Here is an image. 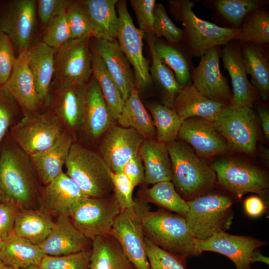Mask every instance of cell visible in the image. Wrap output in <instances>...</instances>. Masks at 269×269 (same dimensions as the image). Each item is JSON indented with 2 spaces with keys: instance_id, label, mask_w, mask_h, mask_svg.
Returning a JSON list of instances; mask_svg holds the SVG:
<instances>
[{
  "instance_id": "obj_1",
  "label": "cell",
  "mask_w": 269,
  "mask_h": 269,
  "mask_svg": "<svg viewBox=\"0 0 269 269\" xmlns=\"http://www.w3.org/2000/svg\"><path fill=\"white\" fill-rule=\"evenodd\" d=\"M40 186L29 156L8 134L0 152V201L19 209H35Z\"/></svg>"
},
{
  "instance_id": "obj_2",
  "label": "cell",
  "mask_w": 269,
  "mask_h": 269,
  "mask_svg": "<svg viewBox=\"0 0 269 269\" xmlns=\"http://www.w3.org/2000/svg\"><path fill=\"white\" fill-rule=\"evenodd\" d=\"M166 144L172 164L171 181L183 199L189 201L215 188L216 173L191 146L180 139Z\"/></svg>"
},
{
  "instance_id": "obj_3",
  "label": "cell",
  "mask_w": 269,
  "mask_h": 269,
  "mask_svg": "<svg viewBox=\"0 0 269 269\" xmlns=\"http://www.w3.org/2000/svg\"><path fill=\"white\" fill-rule=\"evenodd\" d=\"M169 11L184 27L182 42L192 57H201L216 46H224L235 39L239 29L220 26L198 17L193 10L194 1L168 0Z\"/></svg>"
},
{
  "instance_id": "obj_4",
  "label": "cell",
  "mask_w": 269,
  "mask_h": 269,
  "mask_svg": "<svg viewBox=\"0 0 269 269\" xmlns=\"http://www.w3.org/2000/svg\"><path fill=\"white\" fill-rule=\"evenodd\" d=\"M142 223L144 237L156 246L186 259L202 254L184 217L163 209L149 210Z\"/></svg>"
},
{
  "instance_id": "obj_5",
  "label": "cell",
  "mask_w": 269,
  "mask_h": 269,
  "mask_svg": "<svg viewBox=\"0 0 269 269\" xmlns=\"http://www.w3.org/2000/svg\"><path fill=\"white\" fill-rule=\"evenodd\" d=\"M65 166L66 174L86 197L99 198L112 194L111 170L99 153L74 141Z\"/></svg>"
},
{
  "instance_id": "obj_6",
  "label": "cell",
  "mask_w": 269,
  "mask_h": 269,
  "mask_svg": "<svg viewBox=\"0 0 269 269\" xmlns=\"http://www.w3.org/2000/svg\"><path fill=\"white\" fill-rule=\"evenodd\" d=\"M187 203L189 211L185 218L196 239L204 240L230 228L233 219V201L230 197L206 193Z\"/></svg>"
},
{
  "instance_id": "obj_7",
  "label": "cell",
  "mask_w": 269,
  "mask_h": 269,
  "mask_svg": "<svg viewBox=\"0 0 269 269\" xmlns=\"http://www.w3.org/2000/svg\"><path fill=\"white\" fill-rule=\"evenodd\" d=\"M66 130L49 109L30 117L23 116L10 130L11 138L28 156L52 146Z\"/></svg>"
},
{
  "instance_id": "obj_8",
  "label": "cell",
  "mask_w": 269,
  "mask_h": 269,
  "mask_svg": "<svg viewBox=\"0 0 269 269\" xmlns=\"http://www.w3.org/2000/svg\"><path fill=\"white\" fill-rule=\"evenodd\" d=\"M89 38L71 39L56 50L52 84L57 87H80L92 76Z\"/></svg>"
},
{
  "instance_id": "obj_9",
  "label": "cell",
  "mask_w": 269,
  "mask_h": 269,
  "mask_svg": "<svg viewBox=\"0 0 269 269\" xmlns=\"http://www.w3.org/2000/svg\"><path fill=\"white\" fill-rule=\"evenodd\" d=\"M149 210L147 203L139 198L134 199L133 208L121 210L109 233L118 241L136 269H150L142 223L144 214Z\"/></svg>"
},
{
  "instance_id": "obj_10",
  "label": "cell",
  "mask_w": 269,
  "mask_h": 269,
  "mask_svg": "<svg viewBox=\"0 0 269 269\" xmlns=\"http://www.w3.org/2000/svg\"><path fill=\"white\" fill-rule=\"evenodd\" d=\"M36 15V0H0V31L10 38L18 54L31 46Z\"/></svg>"
},
{
  "instance_id": "obj_11",
  "label": "cell",
  "mask_w": 269,
  "mask_h": 269,
  "mask_svg": "<svg viewBox=\"0 0 269 269\" xmlns=\"http://www.w3.org/2000/svg\"><path fill=\"white\" fill-rule=\"evenodd\" d=\"M218 183L239 199L248 193L263 196L268 187L267 174L251 164L235 159H223L210 165Z\"/></svg>"
},
{
  "instance_id": "obj_12",
  "label": "cell",
  "mask_w": 269,
  "mask_h": 269,
  "mask_svg": "<svg viewBox=\"0 0 269 269\" xmlns=\"http://www.w3.org/2000/svg\"><path fill=\"white\" fill-rule=\"evenodd\" d=\"M121 208L113 193L103 197L84 198L70 217L89 240L109 234Z\"/></svg>"
},
{
  "instance_id": "obj_13",
  "label": "cell",
  "mask_w": 269,
  "mask_h": 269,
  "mask_svg": "<svg viewBox=\"0 0 269 269\" xmlns=\"http://www.w3.org/2000/svg\"><path fill=\"white\" fill-rule=\"evenodd\" d=\"M227 141L229 149L248 154L254 153L258 139L256 116L252 108L229 106L212 122Z\"/></svg>"
},
{
  "instance_id": "obj_14",
  "label": "cell",
  "mask_w": 269,
  "mask_h": 269,
  "mask_svg": "<svg viewBox=\"0 0 269 269\" xmlns=\"http://www.w3.org/2000/svg\"><path fill=\"white\" fill-rule=\"evenodd\" d=\"M116 9L120 20L117 40L133 66L135 88L138 90H142L148 87L152 82L148 61L143 53L142 39L145 34L134 25L126 0H118Z\"/></svg>"
},
{
  "instance_id": "obj_15",
  "label": "cell",
  "mask_w": 269,
  "mask_h": 269,
  "mask_svg": "<svg viewBox=\"0 0 269 269\" xmlns=\"http://www.w3.org/2000/svg\"><path fill=\"white\" fill-rule=\"evenodd\" d=\"M79 90L82 111L78 131H81L88 139L98 141L115 121L93 76Z\"/></svg>"
},
{
  "instance_id": "obj_16",
  "label": "cell",
  "mask_w": 269,
  "mask_h": 269,
  "mask_svg": "<svg viewBox=\"0 0 269 269\" xmlns=\"http://www.w3.org/2000/svg\"><path fill=\"white\" fill-rule=\"evenodd\" d=\"M144 139L135 130L114 124L98 140L99 154L111 171L121 172L128 161L139 153Z\"/></svg>"
},
{
  "instance_id": "obj_17",
  "label": "cell",
  "mask_w": 269,
  "mask_h": 269,
  "mask_svg": "<svg viewBox=\"0 0 269 269\" xmlns=\"http://www.w3.org/2000/svg\"><path fill=\"white\" fill-rule=\"evenodd\" d=\"M221 50L220 46L213 47L200 57L193 72L192 84L207 98L229 104L233 93L220 70Z\"/></svg>"
},
{
  "instance_id": "obj_18",
  "label": "cell",
  "mask_w": 269,
  "mask_h": 269,
  "mask_svg": "<svg viewBox=\"0 0 269 269\" xmlns=\"http://www.w3.org/2000/svg\"><path fill=\"white\" fill-rule=\"evenodd\" d=\"M196 244L201 253L209 251L226 256L234 263L236 269H252V253L267 243L251 236L233 235L222 231L204 240L196 239Z\"/></svg>"
},
{
  "instance_id": "obj_19",
  "label": "cell",
  "mask_w": 269,
  "mask_h": 269,
  "mask_svg": "<svg viewBox=\"0 0 269 269\" xmlns=\"http://www.w3.org/2000/svg\"><path fill=\"white\" fill-rule=\"evenodd\" d=\"M220 58L231 79L233 97L229 106L252 108L259 95L247 78L241 44L234 40L229 42L221 49Z\"/></svg>"
},
{
  "instance_id": "obj_20",
  "label": "cell",
  "mask_w": 269,
  "mask_h": 269,
  "mask_svg": "<svg viewBox=\"0 0 269 269\" xmlns=\"http://www.w3.org/2000/svg\"><path fill=\"white\" fill-rule=\"evenodd\" d=\"M28 58V50L18 54L9 79L1 86L16 101L24 117L34 116L43 111L29 67Z\"/></svg>"
},
{
  "instance_id": "obj_21",
  "label": "cell",
  "mask_w": 269,
  "mask_h": 269,
  "mask_svg": "<svg viewBox=\"0 0 269 269\" xmlns=\"http://www.w3.org/2000/svg\"><path fill=\"white\" fill-rule=\"evenodd\" d=\"M86 197L76 183L63 172L46 185L39 187L38 202L40 208L57 217L70 216Z\"/></svg>"
},
{
  "instance_id": "obj_22",
  "label": "cell",
  "mask_w": 269,
  "mask_h": 269,
  "mask_svg": "<svg viewBox=\"0 0 269 269\" xmlns=\"http://www.w3.org/2000/svg\"><path fill=\"white\" fill-rule=\"evenodd\" d=\"M177 137L187 143L201 158L223 154L229 149L226 140L207 120L191 117L183 121Z\"/></svg>"
},
{
  "instance_id": "obj_23",
  "label": "cell",
  "mask_w": 269,
  "mask_h": 269,
  "mask_svg": "<svg viewBox=\"0 0 269 269\" xmlns=\"http://www.w3.org/2000/svg\"><path fill=\"white\" fill-rule=\"evenodd\" d=\"M90 242L75 227L70 216L61 215L57 217L48 236L38 246L46 255L60 256L88 250Z\"/></svg>"
},
{
  "instance_id": "obj_24",
  "label": "cell",
  "mask_w": 269,
  "mask_h": 269,
  "mask_svg": "<svg viewBox=\"0 0 269 269\" xmlns=\"http://www.w3.org/2000/svg\"><path fill=\"white\" fill-rule=\"evenodd\" d=\"M95 39L93 47L103 59L126 101L135 87L134 74L131 64L117 40Z\"/></svg>"
},
{
  "instance_id": "obj_25",
  "label": "cell",
  "mask_w": 269,
  "mask_h": 269,
  "mask_svg": "<svg viewBox=\"0 0 269 269\" xmlns=\"http://www.w3.org/2000/svg\"><path fill=\"white\" fill-rule=\"evenodd\" d=\"M228 105L207 98L190 84L181 88L174 100L172 109L182 122L189 118L199 117L213 122Z\"/></svg>"
},
{
  "instance_id": "obj_26",
  "label": "cell",
  "mask_w": 269,
  "mask_h": 269,
  "mask_svg": "<svg viewBox=\"0 0 269 269\" xmlns=\"http://www.w3.org/2000/svg\"><path fill=\"white\" fill-rule=\"evenodd\" d=\"M74 141L72 136L65 130L52 146L29 156L40 184L46 185L63 172V166Z\"/></svg>"
},
{
  "instance_id": "obj_27",
  "label": "cell",
  "mask_w": 269,
  "mask_h": 269,
  "mask_svg": "<svg viewBox=\"0 0 269 269\" xmlns=\"http://www.w3.org/2000/svg\"><path fill=\"white\" fill-rule=\"evenodd\" d=\"M28 51L29 67L43 111L49 106L56 50L40 41L31 45Z\"/></svg>"
},
{
  "instance_id": "obj_28",
  "label": "cell",
  "mask_w": 269,
  "mask_h": 269,
  "mask_svg": "<svg viewBox=\"0 0 269 269\" xmlns=\"http://www.w3.org/2000/svg\"><path fill=\"white\" fill-rule=\"evenodd\" d=\"M47 109L56 114L75 140L82 111L79 87L59 88L51 84Z\"/></svg>"
},
{
  "instance_id": "obj_29",
  "label": "cell",
  "mask_w": 269,
  "mask_h": 269,
  "mask_svg": "<svg viewBox=\"0 0 269 269\" xmlns=\"http://www.w3.org/2000/svg\"><path fill=\"white\" fill-rule=\"evenodd\" d=\"M139 154L144 167L145 183L172 181V164L166 143L155 139H144Z\"/></svg>"
},
{
  "instance_id": "obj_30",
  "label": "cell",
  "mask_w": 269,
  "mask_h": 269,
  "mask_svg": "<svg viewBox=\"0 0 269 269\" xmlns=\"http://www.w3.org/2000/svg\"><path fill=\"white\" fill-rule=\"evenodd\" d=\"M89 269H136L118 241L111 234L92 241Z\"/></svg>"
},
{
  "instance_id": "obj_31",
  "label": "cell",
  "mask_w": 269,
  "mask_h": 269,
  "mask_svg": "<svg viewBox=\"0 0 269 269\" xmlns=\"http://www.w3.org/2000/svg\"><path fill=\"white\" fill-rule=\"evenodd\" d=\"M44 255L38 245L13 233L1 242L0 260L5 266L19 269L39 266Z\"/></svg>"
},
{
  "instance_id": "obj_32",
  "label": "cell",
  "mask_w": 269,
  "mask_h": 269,
  "mask_svg": "<svg viewBox=\"0 0 269 269\" xmlns=\"http://www.w3.org/2000/svg\"><path fill=\"white\" fill-rule=\"evenodd\" d=\"M244 64L251 83L259 95L267 101L269 96V61L264 45L241 43Z\"/></svg>"
},
{
  "instance_id": "obj_33",
  "label": "cell",
  "mask_w": 269,
  "mask_h": 269,
  "mask_svg": "<svg viewBox=\"0 0 269 269\" xmlns=\"http://www.w3.org/2000/svg\"><path fill=\"white\" fill-rule=\"evenodd\" d=\"M54 225L51 215L41 208L19 209L15 218L13 233L39 245L50 233Z\"/></svg>"
},
{
  "instance_id": "obj_34",
  "label": "cell",
  "mask_w": 269,
  "mask_h": 269,
  "mask_svg": "<svg viewBox=\"0 0 269 269\" xmlns=\"http://www.w3.org/2000/svg\"><path fill=\"white\" fill-rule=\"evenodd\" d=\"M97 32V39L117 40L120 20L118 0H80Z\"/></svg>"
},
{
  "instance_id": "obj_35",
  "label": "cell",
  "mask_w": 269,
  "mask_h": 269,
  "mask_svg": "<svg viewBox=\"0 0 269 269\" xmlns=\"http://www.w3.org/2000/svg\"><path fill=\"white\" fill-rule=\"evenodd\" d=\"M178 44L154 39V47L159 60L173 72L177 82L183 87L192 84V76L195 67L192 57L184 45L178 46Z\"/></svg>"
},
{
  "instance_id": "obj_36",
  "label": "cell",
  "mask_w": 269,
  "mask_h": 269,
  "mask_svg": "<svg viewBox=\"0 0 269 269\" xmlns=\"http://www.w3.org/2000/svg\"><path fill=\"white\" fill-rule=\"evenodd\" d=\"M117 122L122 127L135 130L145 139H155L156 131L152 118L143 106L135 87L125 101Z\"/></svg>"
},
{
  "instance_id": "obj_37",
  "label": "cell",
  "mask_w": 269,
  "mask_h": 269,
  "mask_svg": "<svg viewBox=\"0 0 269 269\" xmlns=\"http://www.w3.org/2000/svg\"><path fill=\"white\" fill-rule=\"evenodd\" d=\"M92 76L98 82L111 115L117 121L125 101L114 80L94 47L91 48Z\"/></svg>"
},
{
  "instance_id": "obj_38",
  "label": "cell",
  "mask_w": 269,
  "mask_h": 269,
  "mask_svg": "<svg viewBox=\"0 0 269 269\" xmlns=\"http://www.w3.org/2000/svg\"><path fill=\"white\" fill-rule=\"evenodd\" d=\"M146 35L152 60L149 68L151 80L159 89L163 104L172 108L174 100L182 87L173 72L157 57L154 47L155 36Z\"/></svg>"
},
{
  "instance_id": "obj_39",
  "label": "cell",
  "mask_w": 269,
  "mask_h": 269,
  "mask_svg": "<svg viewBox=\"0 0 269 269\" xmlns=\"http://www.w3.org/2000/svg\"><path fill=\"white\" fill-rule=\"evenodd\" d=\"M206 3L227 25V27L239 29L246 17L253 11L265 7L269 0H214Z\"/></svg>"
},
{
  "instance_id": "obj_40",
  "label": "cell",
  "mask_w": 269,
  "mask_h": 269,
  "mask_svg": "<svg viewBox=\"0 0 269 269\" xmlns=\"http://www.w3.org/2000/svg\"><path fill=\"white\" fill-rule=\"evenodd\" d=\"M139 198L147 203L155 204L184 218L189 211L187 201L179 195L171 181L158 182L149 188L143 189Z\"/></svg>"
},
{
  "instance_id": "obj_41",
  "label": "cell",
  "mask_w": 269,
  "mask_h": 269,
  "mask_svg": "<svg viewBox=\"0 0 269 269\" xmlns=\"http://www.w3.org/2000/svg\"><path fill=\"white\" fill-rule=\"evenodd\" d=\"M234 40L240 43L265 45L269 43V13L265 7L249 13L242 22Z\"/></svg>"
},
{
  "instance_id": "obj_42",
  "label": "cell",
  "mask_w": 269,
  "mask_h": 269,
  "mask_svg": "<svg viewBox=\"0 0 269 269\" xmlns=\"http://www.w3.org/2000/svg\"><path fill=\"white\" fill-rule=\"evenodd\" d=\"M156 131V140L168 143L175 140L182 121L176 113L164 104L151 103L147 106Z\"/></svg>"
},
{
  "instance_id": "obj_43",
  "label": "cell",
  "mask_w": 269,
  "mask_h": 269,
  "mask_svg": "<svg viewBox=\"0 0 269 269\" xmlns=\"http://www.w3.org/2000/svg\"><path fill=\"white\" fill-rule=\"evenodd\" d=\"M66 15L71 39H98L97 32L80 0H72Z\"/></svg>"
},
{
  "instance_id": "obj_44",
  "label": "cell",
  "mask_w": 269,
  "mask_h": 269,
  "mask_svg": "<svg viewBox=\"0 0 269 269\" xmlns=\"http://www.w3.org/2000/svg\"><path fill=\"white\" fill-rule=\"evenodd\" d=\"M150 269H187L186 258L171 253L144 238Z\"/></svg>"
},
{
  "instance_id": "obj_45",
  "label": "cell",
  "mask_w": 269,
  "mask_h": 269,
  "mask_svg": "<svg viewBox=\"0 0 269 269\" xmlns=\"http://www.w3.org/2000/svg\"><path fill=\"white\" fill-rule=\"evenodd\" d=\"M91 248L60 256L45 255L39 267L41 269H89Z\"/></svg>"
},
{
  "instance_id": "obj_46",
  "label": "cell",
  "mask_w": 269,
  "mask_h": 269,
  "mask_svg": "<svg viewBox=\"0 0 269 269\" xmlns=\"http://www.w3.org/2000/svg\"><path fill=\"white\" fill-rule=\"evenodd\" d=\"M21 114L16 101L0 86V152L10 129L21 119Z\"/></svg>"
},
{
  "instance_id": "obj_47",
  "label": "cell",
  "mask_w": 269,
  "mask_h": 269,
  "mask_svg": "<svg viewBox=\"0 0 269 269\" xmlns=\"http://www.w3.org/2000/svg\"><path fill=\"white\" fill-rule=\"evenodd\" d=\"M154 36L163 37L169 43H179L182 42L183 30L177 27L168 16L163 4L157 3L154 8Z\"/></svg>"
},
{
  "instance_id": "obj_48",
  "label": "cell",
  "mask_w": 269,
  "mask_h": 269,
  "mask_svg": "<svg viewBox=\"0 0 269 269\" xmlns=\"http://www.w3.org/2000/svg\"><path fill=\"white\" fill-rule=\"evenodd\" d=\"M44 27L41 41L55 50L71 39L66 12L50 20Z\"/></svg>"
},
{
  "instance_id": "obj_49",
  "label": "cell",
  "mask_w": 269,
  "mask_h": 269,
  "mask_svg": "<svg viewBox=\"0 0 269 269\" xmlns=\"http://www.w3.org/2000/svg\"><path fill=\"white\" fill-rule=\"evenodd\" d=\"M139 29L146 35L154 36V19L155 0H130Z\"/></svg>"
},
{
  "instance_id": "obj_50",
  "label": "cell",
  "mask_w": 269,
  "mask_h": 269,
  "mask_svg": "<svg viewBox=\"0 0 269 269\" xmlns=\"http://www.w3.org/2000/svg\"><path fill=\"white\" fill-rule=\"evenodd\" d=\"M113 194L121 210L133 208V193L134 187L128 177L123 172L114 173L111 171Z\"/></svg>"
},
{
  "instance_id": "obj_51",
  "label": "cell",
  "mask_w": 269,
  "mask_h": 269,
  "mask_svg": "<svg viewBox=\"0 0 269 269\" xmlns=\"http://www.w3.org/2000/svg\"><path fill=\"white\" fill-rule=\"evenodd\" d=\"M16 57L13 44L10 38L0 31V86L9 79Z\"/></svg>"
},
{
  "instance_id": "obj_52",
  "label": "cell",
  "mask_w": 269,
  "mask_h": 269,
  "mask_svg": "<svg viewBox=\"0 0 269 269\" xmlns=\"http://www.w3.org/2000/svg\"><path fill=\"white\" fill-rule=\"evenodd\" d=\"M72 1L70 0H36L37 12L41 25L44 27L50 20L66 12Z\"/></svg>"
},
{
  "instance_id": "obj_53",
  "label": "cell",
  "mask_w": 269,
  "mask_h": 269,
  "mask_svg": "<svg viewBox=\"0 0 269 269\" xmlns=\"http://www.w3.org/2000/svg\"><path fill=\"white\" fill-rule=\"evenodd\" d=\"M19 209L8 203L0 202V241L13 233L14 222Z\"/></svg>"
},
{
  "instance_id": "obj_54",
  "label": "cell",
  "mask_w": 269,
  "mask_h": 269,
  "mask_svg": "<svg viewBox=\"0 0 269 269\" xmlns=\"http://www.w3.org/2000/svg\"><path fill=\"white\" fill-rule=\"evenodd\" d=\"M122 172L128 177L134 187L144 183V167L139 153L128 161Z\"/></svg>"
},
{
  "instance_id": "obj_55",
  "label": "cell",
  "mask_w": 269,
  "mask_h": 269,
  "mask_svg": "<svg viewBox=\"0 0 269 269\" xmlns=\"http://www.w3.org/2000/svg\"><path fill=\"white\" fill-rule=\"evenodd\" d=\"M244 206L247 215L253 218L263 215L266 209L263 200L256 196H252L247 198L244 201Z\"/></svg>"
},
{
  "instance_id": "obj_56",
  "label": "cell",
  "mask_w": 269,
  "mask_h": 269,
  "mask_svg": "<svg viewBox=\"0 0 269 269\" xmlns=\"http://www.w3.org/2000/svg\"><path fill=\"white\" fill-rule=\"evenodd\" d=\"M260 115L262 127L265 136L267 139L269 138V112L267 108L259 105L257 108Z\"/></svg>"
},
{
  "instance_id": "obj_57",
  "label": "cell",
  "mask_w": 269,
  "mask_h": 269,
  "mask_svg": "<svg viewBox=\"0 0 269 269\" xmlns=\"http://www.w3.org/2000/svg\"><path fill=\"white\" fill-rule=\"evenodd\" d=\"M256 262H261L269 265V259L268 257L262 255L257 249L253 252L251 257V263Z\"/></svg>"
},
{
  "instance_id": "obj_58",
  "label": "cell",
  "mask_w": 269,
  "mask_h": 269,
  "mask_svg": "<svg viewBox=\"0 0 269 269\" xmlns=\"http://www.w3.org/2000/svg\"><path fill=\"white\" fill-rule=\"evenodd\" d=\"M21 269H41L38 266H31L25 268Z\"/></svg>"
},
{
  "instance_id": "obj_59",
  "label": "cell",
  "mask_w": 269,
  "mask_h": 269,
  "mask_svg": "<svg viewBox=\"0 0 269 269\" xmlns=\"http://www.w3.org/2000/svg\"><path fill=\"white\" fill-rule=\"evenodd\" d=\"M0 269H19L13 267L4 265Z\"/></svg>"
},
{
  "instance_id": "obj_60",
  "label": "cell",
  "mask_w": 269,
  "mask_h": 269,
  "mask_svg": "<svg viewBox=\"0 0 269 269\" xmlns=\"http://www.w3.org/2000/svg\"><path fill=\"white\" fill-rule=\"evenodd\" d=\"M4 266L3 264L1 262V261L0 260V269Z\"/></svg>"
},
{
  "instance_id": "obj_61",
  "label": "cell",
  "mask_w": 269,
  "mask_h": 269,
  "mask_svg": "<svg viewBox=\"0 0 269 269\" xmlns=\"http://www.w3.org/2000/svg\"><path fill=\"white\" fill-rule=\"evenodd\" d=\"M1 242L2 241H0V247H1Z\"/></svg>"
},
{
  "instance_id": "obj_62",
  "label": "cell",
  "mask_w": 269,
  "mask_h": 269,
  "mask_svg": "<svg viewBox=\"0 0 269 269\" xmlns=\"http://www.w3.org/2000/svg\"></svg>"
}]
</instances>
